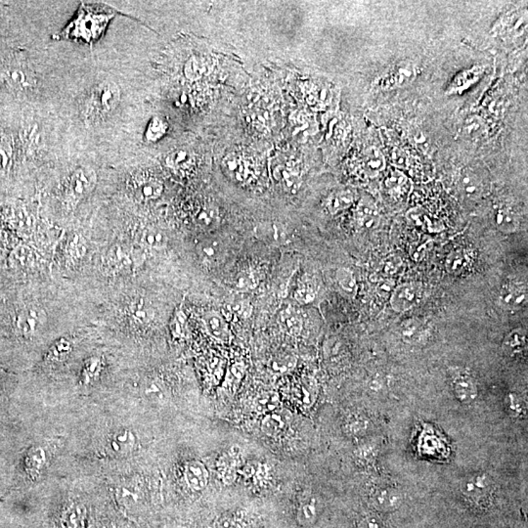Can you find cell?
I'll return each instance as SVG.
<instances>
[{
	"mask_svg": "<svg viewBox=\"0 0 528 528\" xmlns=\"http://www.w3.org/2000/svg\"><path fill=\"white\" fill-rule=\"evenodd\" d=\"M114 17L115 13L113 11L83 4L79 7L73 21L61 33H58L56 38L83 40L86 43H93L102 37Z\"/></svg>",
	"mask_w": 528,
	"mask_h": 528,
	"instance_id": "1",
	"label": "cell"
},
{
	"mask_svg": "<svg viewBox=\"0 0 528 528\" xmlns=\"http://www.w3.org/2000/svg\"><path fill=\"white\" fill-rule=\"evenodd\" d=\"M122 98L119 86L114 81H105L91 89L83 103L84 120L96 124L105 120L117 109Z\"/></svg>",
	"mask_w": 528,
	"mask_h": 528,
	"instance_id": "2",
	"label": "cell"
},
{
	"mask_svg": "<svg viewBox=\"0 0 528 528\" xmlns=\"http://www.w3.org/2000/svg\"><path fill=\"white\" fill-rule=\"evenodd\" d=\"M97 185V175L93 168H81L72 171L62 184V199L67 209H74L86 199Z\"/></svg>",
	"mask_w": 528,
	"mask_h": 528,
	"instance_id": "3",
	"label": "cell"
},
{
	"mask_svg": "<svg viewBox=\"0 0 528 528\" xmlns=\"http://www.w3.org/2000/svg\"><path fill=\"white\" fill-rule=\"evenodd\" d=\"M0 81L7 88L18 93L33 90L37 86V79L28 63L20 59H12L0 66Z\"/></svg>",
	"mask_w": 528,
	"mask_h": 528,
	"instance_id": "4",
	"label": "cell"
},
{
	"mask_svg": "<svg viewBox=\"0 0 528 528\" xmlns=\"http://www.w3.org/2000/svg\"><path fill=\"white\" fill-rule=\"evenodd\" d=\"M223 166L225 175L240 184H247L257 176V161L249 154H229L224 158Z\"/></svg>",
	"mask_w": 528,
	"mask_h": 528,
	"instance_id": "5",
	"label": "cell"
},
{
	"mask_svg": "<svg viewBox=\"0 0 528 528\" xmlns=\"http://www.w3.org/2000/svg\"><path fill=\"white\" fill-rule=\"evenodd\" d=\"M47 321L45 311L37 305L21 308L15 318L16 331L24 339H31L42 331Z\"/></svg>",
	"mask_w": 528,
	"mask_h": 528,
	"instance_id": "6",
	"label": "cell"
},
{
	"mask_svg": "<svg viewBox=\"0 0 528 528\" xmlns=\"http://www.w3.org/2000/svg\"><path fill=\"white\" fill-rule=\"evenodd\" d=\"M134 254L124 245L109 248L102 257V267L106 274L120 275L129 272L134 265Z\"/></svg>",
	"mask_w": 528,
	"mask_h": 528,
	"instance_id": "7",
	"label": "cell"
},
{
	"mask_svg": "<svg viewBox=\"0 0 528 528\" xmlns=\"http://www.w3.org/2000/svg\"><path fill=\"white\" fill-rule=\"evenodd\" d=\"M458 186L462 196L472 201L481 199L489 191V183L486 176L481 170L472 168H466L461 171Z\"/></svg>",
	"mask_w": 528,
	"mask_h": 528,
	"instance_id": "8",
	"label": "cell"
},
{
	"mask_svg": "<svg viewBox=\"0 0 528 528\" xmlns=\"http://www.w3.org/2000/svg\"><path fill=\"white\" fill-rule=\"evenodd\" d=\"M423 298V285L419 282L402 284L390 296V305L397 312H404L416 305Z\"/></svg>",
	"mask_w": 528,
	"mask_h": 528,
	"instance_id": "9",
	"label": "cell"
},
{
	"mask_svg": "<svg viewBox=\"0 0 528 528\" xmlns=\"http://www.w3.org/2000/svg\"><path fill=\"white\" fill-rule=\"evenodd\" d=\"M131 191L139 201H154L163 194V184L154 176L139 175L132 182Z\"/></svg>",
	"mask_w": 528,
	"mask_h": 528,
	"instance_id": "10",
	"label": "cell"
},
{
	"mask_svg": "<svg viewBox=\"0 0 528 528\" xmlns=\"http://www.w3.org/2000/svg\"><path fill=\"white\" fill-rule=\"evenodd\" d=\"M499 303L511 310H520L527 303V287L523 283H510L504 287L499 296Z\"/></svg>",
	"mask_w": 528,
	"mask_h": 528,
	"instance_id": "11",
	"label": "cell"
},
{
	"mask_svg": "<svg viewBox=\"0 0 528 528\" xmlns=\"http://www.w3.org/2000/svg\"><path fill=\"white\" fill-rule=\"evenodd\" d=\"M374 507L381 512H390L399 507L402 502L401 493L394 487H380L373 492L371 497Z\"/></svg>",
	"mask_w": 528,
	"mask_h": 528,
	"instance_id": "12",
	"label": "cell"
},
{
	"mask_svg": "<svg viewBox=\"0 0 528 528\" xmlns=\"http://www.w3.org/2000/svg\"><path fill=\"white\" fill-rule=\"evenodd\" d=\"M290 412L284 409H277L265 415L262 422V431L264 435L275 438L283 433L290 425Z\"/></svg>",
	"mask_w": 528,
	"mask_h": 528,
	"instance_id": "13",
	"label": "cell"
},
{
	"mask_svg": "<svg viewBox=\"0 0 528 528\" xmlns=\"http://www.w3.org/2000/svg\"><path fill=\"white\" fill-rule=\"evenodd\" d=\"M109 448L115 455L125 456L134 452L137 446V438L129 429H120L110 436Z\"/></svg>",
	"mask_w": 528,
	"mask_h": 528,
	"instance_id": "14",
	"label": "cell"
},
{
	"mask_svg": "<svg viewBox=\"0 0 528 528\" xmlns=\"http://www.w3.org/2000/svg\"><path fill=\"white\" fill-rule=\"evenodd\" d=\"M185 481L188 486L195 491H202L206 488L209 481V474L202 462L192 460L188 462L184 470Z\"/></svg>",
	"mask_w": 528,
	"mask_h": 528,
	"instance_id": "15",
	"label": "cell"
},
{
	"mask_svg": "<svg viewBox=\"0 0 528 528\" xmlns=\"http://www.w3.org/2000/svg\"><path fill=\"white\" fill-rule=\"evenodd\" d=\"M453 394L460 403L471 404L479 397V389L472 377L460 375L452 383Z\"/></svg>",
	"mask_w": 528,
	"mask_h": 528,
	"instance_id": "16",
	"label": "cell"
},
{
	"mask_svg": "<svg viewBox=\"0 0 528 528\" xmlns=\"http://www.w3.org/2000/svg\"><path fill=\"white\" fill-rule=\"evenodd\" d=\"M491 488V481L486 474H477L467 477L463 481L461 490L466 497L481 499L484 497Z\"/></svg>",
	"mask_w": 528,
	"mask_h": 528,
	"instance_id": "17",
	"label": "cell"
},
{
	"mask_svg": "<svg viewBox=\"0 0 528 528\" xmlns=\"http://www.w3.org/2000/svg\"><path fill=\"white\" fill-rule=\"evenodd\" d=\"M472 264H474V255L469 250H453L446 259V269L448 272L455 275H461L469 271Z\"/></svg>",
	"mask_w": 528,
	"mask_h": 528,
	"instance_id": "18",
	"label": "cell"
},
{
	"mask_svg": "<svg viewBox=\"0 0 528 528\" xmlns=\"http://www.w3.org/2000/svg\"><path fill=\"white\" fill-rule=\"evenodd\" d=\"M205 324L211 337L218 341L227 342L230 339V332L225 318L216 311L207 312L204 317Z\"/></svg>",
	"mask_w": 528,
	"mask_h": 528,
	"instance_id": "19",
	"label": "cell"
},
{
	"mask_svg": "<svg viewBox=\"0 0 528 528\" xmlns=\"http://www.w3.org/2000/svg\"><path fill=\"white\" fill-rule=\"evenodd\" d=\"M127 320L136 326H145L154 320L155 312L145 301L139 300L130 303L127 308Z\"/></svg>",
	"mask_w": 528,
	"mask_h": 528,
	"instance_id": "20",
	"label": "cell"
},
{
	"mask_svg": "<svg viewBox=\"0 0 528 528\" xmlns=\"http://www.w3.org/2000/svg\"><path fill=\"white\" fill-rule=\"evenodd\" d=\"M26 472L31 477H38L42 474L47 462V456L42 446H33L25 456Z\"/></svg>",
	"mask_w": 528,
	"mask_h": 528,
	"instance_id": "21",
	"label": "cell"
},
{
	"mask_svg": "<svg viewBox=\"0 0 528 528\" xmlns=\"http://www.w3.org/2000/svg\"><path fill=\"white\" fill-rule=\"evenodd\" d=\"M279 324L282 330L290 336L296 337L303 330V318L293 306H288L279 315Z\"/></svg>",
	"mask_w": 528,
	"mask_h": 528,
	"instance_id": "22",
	"label": "cell"
},
{
	"mask_svg": "<svg viewBox=\"0 0 528 528\" xmlns=\"http://www.w3.org/2000/svg\"><path fill=\"white\" fill-rule=\"evenodd\" d=\"M425 333V324L418 318H410L408 320H405L399 327L400 337L407 344H418L423 339Z\"/></svg>",
	"mask_w": 528,
	"mask_h": 528,
	"instance_id": "23",
	"label": "cell"
},
{
	"mask_svg": "<svg viewBox=\"0 0 528 528\" xmlns=\"http://www.w3.org/2000/svg\"><path fill=\"white\" fill-rule=\"evenodd\" d=\"M194 163V156L187 149H176V150L170 152L166 159V166L170 170L177 171V173H185V171L191 170Z\"/></svg>",
	"mask_w": 528,
	"mask_h": 528,
	"instance_id": "24",
	"label": "cell"
},
{
	"mask_svg": "<svg viewBox=\"0 0 528 528\" xmlns=\"http://www.w3.org/2000/svg\"><path fill=\"white\" fill-rule=\"evenodd\" d=\"M355 218L360 227L365 229L376 227L380 218L377 207L373 202L364 200L356 209Z\"/></svg>",
	"mask_w": 528,
	"mask_h": 528,
	"instance_id": "25",
	"label": "cell"
},
{
	"mask_svg": "<svg viewBox=\"0 0 528 528\" xmlns=\"http://www.w3.org/2000/svg\"><path fill=\"white\" fill-rule=\"evenodd\" d=\"M494 223L502 232H515L518 229V219L517 214L510 207H499L494 214Z\"/></svg>",
	"mask_w": 528,
	"mask_h": 528,
	"instance_id": "26",
	"label": "cell"
},
{
	"mask_svg": "<svg viewBox=\"0 0 528 528\" xmlns=\"http://www.w3.org/2000/svg\"><path fill=\"white\" fill-rule=\"evenodd\" d=\"M319 501L315 497H310L301 503L298 510V520L301 525H311L315 522L319 515Z\"/></svg>",
	"mask_w": 528,
	"mask_h": 528,
	"instance_id": "27",
	"label": "cell"
},
{
	"mask_svg": "<svg viewBox=\"0 0 528 528\" xmlns=\"http://www.w3.org/2000/svg\"><path fill=\"white\" fill-rule=\"evenodd\" d=\"M140 243L150 249H163L168 243L165 234L160 229L147 228L140 236Z\"/></svg>",
	"mask_w": 528,
	"mask_h": 528,
	"instance_id": "28",
	"label": "cell"
},
{
	"mask_svg": "<svg viewBox=\"0 0 528 528\" xmlns=\"http://www.w3.org/2000/svg\"><path fill=\"white\" fill-rule=\"evenodd\" d=\"M527 332L523 329H515L506 337L504 341V349L509 353L517 354L527 347Z\"/></svg>",
	"mask_w": 528,
	"mask_h": 528,
	"instance_id": "29",
	"label": "cell"
},
{
	"mask_svg": "<svg viewBox=\"0 0 528 528\" xmlns=\"http://www.w3.org/2000/svg\"><path fill=\"white\" fill-rule=\"evenodd\" d=\"M353 193L351 191H339L333 194L328 199L327 207L330 213L335 214L339 211H344L347 207H351L353 202Z\"/></svg>",
	"mask_w": 528,
	"mask_h": 528,
	"instance_id": "30",
	"label": "cell"
},
{
	"mask_svg": "<svg viewBox=\"0 0 528 528\" xmlns=\"http://www.w3.org/2000/svg\"><path fill=\"white\" fill-rule=\"evenodd\" d=\"M103 362L100 358H91L84 364L83 371H81V383L83 385H90L100 376L102 372Z\"/></svg>",
	"mask_w": 528,
	"mask_h": 528,
	"instance_id": "31",
	"label": "cell"
},
{
	"mask_svg": "<svg viewBox=\"0 0 528 528\" xmlns=\"http://www.w3.org/2000/svg\"><path fill=\"white\" fill-rule=\"evenodd\" d=\"M414 78V71L412 66L405 65V66L395 67L390 72V77L387 81V86L392 88H400L404 84L408 83Z\"/></svg>",
	"mask_w": 528,
	"mask_h": 528,
	"instance_id": "32",
	"label": "cell"
},
{
	"mask_svg": "<svg viewBox=\"0 0 528 528\" xmlns=\"http://www.w3.org/2000/svg\"><path fill=\"white\" fill-rule=\"evenodd\" d=\"M280 399L275 392H265L255 399V409L259 413L269 414L278 409Z\"/></svg>",
	"mask_w": 528,
	"mask_h": 528,
	"instance_id": "33",
	"label": "cell"
},
{
	"mask_svg": "<svg viewBox=\"0 0 528 528\" xmlns=\"http://www.w3.org/2000/svg\"><path fill=\"white\" fill-rule=\"evenodd\" d=\"M86 515V508L83 505L74 504L67 509L64 515V525L66 528L83 527V518Z\"/></svg>",
	"mask_w": 528,
	"mask_h": 528,
	"instance_id": "34",
	"label": "cell"
},
{
	"mask_svg": "<svg viewBox=\"0 0 528 528\" xmlns=\"http://www.w3.org/2000/svg\"><path fill=\"white\" fill-rule=\"evenodd\" d=\"M168 125L163 118L154 117L149 122L145 132V138L149 142L160 140L168 131Z\"/></svg>",
	"mask_w": 528,
	"mask_h": 528,
	"instance_id": "35",
	"label": "cell"
},
{
	"mask_svg": "<svg viewBox=\"0 0 528 528\" xmlns=\"http://www.w3.org/2000/svg\"><path fill=\"white\" fill-rule=\"evenodd\" d=\"M72 351V344L66 339L55 342L47 352V360L50 362H60L67 358Z\"/></svg>",
	"mask_w": 528,
	"mask_h": 528,
	"instance_id": "36",
	"label": "cell"
},
{
	"mask_svg": "<svg viewBox=\"0 0 528 528\" xmlns=\"http://www.w3.org/2000/svg\"><path fill=\"white\" fill-rule=\"evenodd\" d=\"M275 177L280 182L283 183L284 186H286L288 189H291V188L294 189L298 185V173L289 168V166H279L277 170H275Z\"/></svg>",
	"mask_w": 528,
	"mask_h": 528,
	"instance_id": "37",
	"label": "cell"
},
{
	"mask_svg": "<svg viewBox=\"0 0 528 528\" xmlns=\"http://www.w3.org/2000/svg\"><path fill=\"white\" fill-rule=\"evenodd\" d=\"M257 284H259V278H257V273L250 271V270L241 272L236 277L235 287L240 291L252 290L257 286Z\"/></svg>",
	"mask_w": 528,
	"mask_h": 528,
	"instance_id": "38",
	"label": "cell"
},
{
	"mask_svg": "<svg viewBox=\"0 0 528 528\" xmlns=\"http://www.w3.org/2000/svg\"><path fill=\"white\" fill-rule=\"evenodd\" d=\"M200 255H201L202 262H206V264H216L218 262L219 257H221V249H219L218 243L211 242V241L202 243L200 248Z\"/></svg>",
	"mask_w": 528,
	"mask_h": 528,
	"instance_id": "39",
	"label": "cell"
},
{
	"mask_svg": "<svg viewBox=\"0 0 528 528\" xmlns=\"http://www.w3.org/2000/svg\"><path fill=\"white\" fill-rule=\"evenodd\" d=\"M385 184L390 191L394 194L401 195L407 191L408 179L399 171H394V173H390Z\"/></svg>",
	"mask_w": 528,
	"mask_h": 528,
	"instance_id": "40",
	"label": "cell"
},
{
	"mask_svg": "<svg viewBox=\"0 0 528 528\" xmlns=\"http://www.w3.org/2000/svg\"><path fill=\"white\" fill-rule=\"evenodd\" d=\"M366 170L370 176H377L385 168V159L381 155L380 152L374 150L368 154L365 161Z\"/></svg>",
	"mask_w": 528,
	"mask_h": 528,
	"instance_id": "41",
	"label": "cell"
},
{
	"mask_svg": "<svg viewBox=\"0 0 528 528\" xmlns=\"http://www.w3.org/2000/svg\"><path fill=\"white\" fill-rule=\"evenodd\" d=\"M337 279L342 290L347 293H353L356 290V282L351 270L341 269L337 270Z\"/></svg>",
	"mask_w": 528,
	"mask_h": 528,
	"instance_id": "42",
	"label": "cell"
},
{
	"mask_svg": "<svg viewBox=\"0 0 528 528\" xmlns=\"http://www.w3.org/2000/svg\"><path fill=\"white\" fill-rule=\"evenodd\" d=\"M295 298L301 305H307V303H312L314 301L315 291L311 285L303 284L296 291Z\"/></svg>",
	"mask_w": 528,
	"mask_h": 528,
	"instance_id": "43",
	"label": "cell"
},
{
	"mask_svg": "<svg viewBox=\"0 0 528 528\" xmlns=\"http://www.w3.org/2000/svg\"><path fill=\"white\" fill-rule=\"evenodd\" d=\"M83 248L81 239H71L69 246H67V257L69 259L76 262L77 259H81L83 255Z\"/></svg>",
	"mask_w": 528,
	"mask_h": 528,
	"instance_id": "44",
	"label": "cell"
},
{
	"mask_svg": "<svg viewBox=\"0 0 528 528\" xmlns=\"http://www.w3.org/2000/svg\"><path fill=\"white\" fill-rule=\"evenodd\" d=\"M231 311L236 313L241 317H249L250 313H252V307L249 303H245L243 301H237V303H233L231 306Z\"/></svg>",
	"mask_w": 528,
	"mask_h": 528,
	"instance_id": "45",
	"label": "cell"
},
{
	"mask_svg": "<svg viewBox=\"0 0 528 528\" xmlns=\"http://www.w3.org/2000/svg\"><path fill=\"white\" fill-rule=\"evenodd\" d=\"M358 528H385L383 522L380 518L376 515H368L361 520Z\"/></svg>",
	"mask_w": 528,
	"mask_h": 528,
	"instance_id": "46",
	"label": "cell"
},
{
	"mask_svg": "<svg viewBox=\"0 0 528 528\" xmlns=\"http://www.w3.org/2000/svg\"><path fill=\"white\" fill-rule=\"evenodd\" d=\"M262 233L264 234V240L269 239L270 241H278V242L279 241L281 242L282 240H285L284 239V234L275 225H272L271 227L262 231Z\"/></svg>",
	"mask_w": 528,
	"mask_h": 528,
	"instance_id": "47",
	"label": "cell"
},
{
	"mask_svg": "<svg viewBox=\"0 0 528 528\" xmlns=\"http://www.w3.org/2000/svg\"><path fill=\"white\" fill-rule=\"evenodd\" d=\"M394 283L392 280H385V281L381 282L378 286V294L382 296H392L394 289Z\"/></svg>",
	"mask_w": 528,
	"mask_h": 528,
	"instance_id": "48",
	"label": "cell"
},
{
	"mask_svg": "<svg viewBox=\"0 0 528 528\" xmlns=\"http://www.w3.org/2000/svg\"><path fill=\"white\" fill-rule=\"evenodd\" d=\"M399 259H397V257H390L383 264V272L387 275L394 274L399 269Z\"/></svg>",
	"mask_w": 528,
	"mask_h": 528,
	"instance_id": "49",
	"label": "cell"
},
{
	"mask_svg": "<svg viewBox=\"0 0 528 528\" xmlns=\"http://www.w3.org/2000/svg\"><path fill=\"white\" fill-rule=\"evenodd\" d=\"M198 218H199L200 223H202V225L207 226V227H209L211 224H214V219H216V214L213 213V211H211V209H207V211H202Z\"/></svg>",
	"mask_w": 528,
	"mask_h": 528,
	"instance_id": "50",
	"label": "cell"
},
{
	"mask_svg": "<svg viewBox=\"0 0 528 528\" xmlns=\"http://www.w3.org/2000/svg\"><path fill=\"white\" fill-rule=\"evenodd\" d=\"M465 131H466V134L469 135L470 137H472L474 134H476V132L479 134V132L481 131V130H479V122H470V125H467V127H465Z\"/></svg>",
	"mask_w": 528,
	"mask_h": 528,
	"instance_id": "51",
	"label": "cell"
},
{
	"mask_svg": "<svg viewBox=\"0 0 528 528\" xmlns=\"http://www.w3.org/2000/svg\"><path fill=\"white\" fill-rule=\"evenodd\" d=\"M218 528H237V525L230 518H224L218 522Z\"/></svg>",
	"mask_w": 528,
	"mask_h": 528,
	"instance_id": "52",
	"label": "cell"
}]
</instances>
